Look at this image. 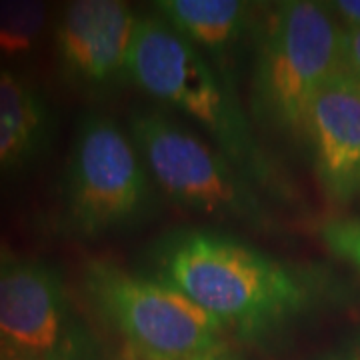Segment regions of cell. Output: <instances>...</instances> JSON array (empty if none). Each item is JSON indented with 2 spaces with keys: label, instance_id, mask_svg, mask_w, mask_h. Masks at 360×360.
I'll use <instances>...</instances> for the list:
<instances>
[{
  "label": "cell",
  "instance_id": "cell-1",
  "mask_svg": "<svg viewBox=\"0 0 360 360\" xmlns=\"http://www.w3.org/2000/svg\"><path fill=\"white\" fill-rule=\"evenodd\" d=\"M146 272L188 296L240 340L260 342L307 319L333 296L324 270L262 252L229 232L184 226L146 250Z\"/></svg>",
  "mask_w": 360,
  "mask_h": 360
},
{
  "label": "cell",
  "instance_id": "cell-2",
  "mask_svg": "<svg viewBox=\"0 0 360 360\" xmlns=\"http://www.w3.org/2000/svg\"><path fill=\"white\" fill-rule=\"evenodd\" d=\"M129 82L194 120L262 191L290 196L283 170L258 142L226 72L158 16L139 18Z\"/></svg>",
  "mask_w": 360,
  "mask_h": 360
},
{
  "label": "cell",
  "instance_id": "cell-3",
  "mask_svg": "<svg viewBox=\"0 0 360 360\" xmlns=\"http://www.w3.org/2000/svg\"><path fill=\"white\" fill-rule=\"evenodd\" d=\"M80 288L89 309L132 360H240L214 316L148 274L94 258L82 269Z\"/></svg>",
  "mask_w": 360,
  "mask_h": 360
},
{
  "label": "cell",
  "instance_id": "cell-4",
  "mask_svg": "<svg viewBox=\"0 0 360 360\" xmlns=\"http://www.w3.org/2000/svg\"><path fill=\"white\" fill-rule=\"evenodd\" d=\"M342 70V26L324 2H278L260 26L255 54L250 112L257 124L302 139L312 98Z\"/></svg>",
  "mask_w": 360,
  "mask_h": 360
},
{
  "label": "cell",
  "instance_id": "cell-5",
  "mask_svg": "<svg viewBox=\"0 0 360 360\" xmlns=\"http://www.w3.org/2000/svg\"><path fill=\"white\" fill-rule=\"evenodd\" d=\"M129 134L156 186L176 205L260 231L272 224L257 184L176 118L155 108L136 110Z\"/></svg>",
  "mask_w": 360,
  "mask_h": 360
},
{
  "label": "cell",
  "instance_id": "cell-6",
  "mask_svg": "<svg viewBox=\"0 0 360 360\" xmlns=\"http://www.w3.org/2000/svg\"><path fill=\"white\" fill-rule=\"evenodd\" d=\"M155 200V180L130 134L110 116H84L63 179L68 229L84 238L129 231L150 217Z\"/></svg>",
  "mask_w": 360,
  "mask_h": 360
},
{
  "label": "cell",
  "instance_id": "cell-7",
  "mask_svg": "<svg viewBox=\"0 0 360 360\" xmlns=\"http://www.w3.org/2000/svg\"><path fill=\"white\" fill-rule=\"evenodd\" d=\"M0 342L20 360H103L58 270L0 248Z\"/></svg>",
  "mask_w": 360,
  "mask_h": 360
},
{
  "label": "cell",
  "instance_id": "cell-8",
  "mask_svg": "<svg viewBox=\"0 0 360 360\" xmlns=\"http://www.w3.org/2000/svg\"><path fill=\"white\" fill-rule=\"evenodd\" d=\"M139 16L120 0L68 2L56 22L58 63L72 84L92 92L129 82Z\"/></svg>",
  "mask_w": 360,
  "mask_h": 360
},
{
  "label": "cell",
  "instance_id": "cell-9",
  "mask_svg": "<svg viewBox=\"0 0 360 360\" xmlns=\"http://www.w3.org/2000/svg\"><path fill=\"white\" fill-rule=\"evenodd\" d=\"M319 184L338 205L360 196V82L338 72L312 98L302 127Z\"/></svg>",
  "mask_w": 360,
  "mask_h": 360
},
{
  "label": "cell",
  "instance_id": "cell-10",
  "mask_svg": "<svg viewBox=\"0 0 360 360\" xmlns=\"http://www.w3.org/2000/svg\"><path fill=\"white\" fill-rule=\"evenodd\" d=\"M52 136L51 106L34 82L0 68V179L34 162Z\"/></svg>",
  "mask_w": 360,
  "mask_h": 360
},
{
  "label": "cell",
  "instance_id": "cell-11",
  "mask_svg": "<svg viewBox=\"0 0 360 360\" xmlns=\"http://www.w3.org/2000/svg\"><path fill=\"white\" fill-rule=\"evenodd\" d=\"M174 32L217 65L255 28V8L240 0H158L153 4Z\"/></svg>",
  "mask_w": 360,
  "mask_h": 360
},
{
  "label": "cell",
  "instance_id": "cell-12",
  "mask_svg": "<svg viewBox=\"0 0 360 360\" xmlns=\"http://www.w3.org/2000/svg\"><path fill=\"white\" fill-rule=\"evenodd\" d=\"M49 6L37 0H0V52L16 56L30 52L42 37Z\"/></svg>",
  "mask_w": 360,
  "mask_h": 360
},
{
  "label": "cell",
  "instance_id": "cell-13",
  "mask_svg": "<svg viewBox=\"0 0 360 360\" xmlns=\"http://www.w3.org/2000/svg\"><path fill=\"white\" fill-rule=\"evenodd\" d=\"M321 238L335 257L360 272V219H336L321 229Z\"/></svg>",
  "mask_w": 360,
  "mask_h": 360
},
{
  "label": "cell",
  "instance_id": "cell-14",
  "mask_svg": "<svg viewBox=\"0 0 360 360\" xmlns=\"http://www.w3.org/2000/svg\"><path fill=\"white\" fill-rule=\"evenodd\" d=\"M342 66L360 82V28L342 26Z\"/></svg>",
  "mask_w": 360,
  "mask_h": 360
},
{
  "label": "cell",
  "instance_id": "cell-15",
  "mask_svg": "<svg viewBox=\"0 0 360 360\" xmlns=\"http://www.w3.org/2000/svg\"><path fill=\"white\" fill-rule=\"evenodd\" d=\"M324 6L333 13L340 26L360 28V0H333L324 2Z\"/></svg>",
  "mask_w": 360,
  "mask_h": 360
},
{
  "label": "cell",
  "instance_id": "cell-16",
  "mask_svg": "<svg viewBox=\"0 0 360 360\" xmlns=\"http://www.w3.org/2000/svg\"><path fill=\"white\" fill-rule=\"evenodd\" d=\"M330 360H360V335L354 336L347 347L338 350Z\"/></svg>",
  "mask_w": 360,
  "mask_h": 360
},
{
  "label": "cell",
  "instance_id": "cell-17",
  "mask_svg": "<svg viewBox=\"0 0 360 360\" xmlns=\"http://www.w3.org/2000/svg\"><path fill=\"white\" fill-rule=\"evenodd\" d=\"M0 356H2V342H0Z\"/></svg>",
  "mask_w": 360,
  "mask_h": 360
}]
</instances>
